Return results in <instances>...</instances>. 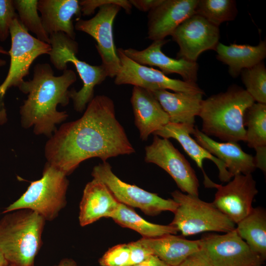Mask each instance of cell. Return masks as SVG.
Here are the masks:
<instances>
[{
	"label": "cell",
	"mask_w": 266,
	"mask_h": 266,
	"mask_svg": "<svg viewBox=\"0 0 266 266\" xmlns=\"http://www.w3.org/2000/svg\"><path fill=\"white\" fill-rule=\"evenodd\" d=\"M5 214L0 219V249L12 266H34L46 221L27 209Z\"/></svg>",
	"instance_id": "obj_4"
},
{
	"label": "cell",
	"mask_w": 266,
	"mask_h": 266,
	"mask_svg": "<svg viewBox=\"0 0 266 266\" xmlns=\"http://www.w3.org/2000/svg\"><path fill=\"white\" fill-rule=\"evenodd\" d=\"M130 250L128 243L109 248L99 259L100 266H130Z\"/></svg>",
	"instance_id": "obj_32"
},
{
	"label": "cell",
	"mask_w": 266,
	"mask_h": 266,
	"mask_svg": "<svg viewBox=\"0 0 266 266\" xmlns=\"http://www.w3.org/2000/svg\"><path fill=\"white\" fill-rule=\"evenodd\" d=\"M6 64V62L5 60L0 58V68L5 66Z\"/></svg>",
	"instance_id": "obj_41"
},
{
	"label": "cell",
	"mask_w": 266,
	"mask_h": 266,
	"mask_svg": "<svg viewBox=\"0 0 266 266\" xmlns=\"http://www.w3.org/2000/svg\"><path fill=\"white\" fill-rule=\"evenodd\" d=\"M9 265L8 261L0 249V266H8Z\"/></svg>",
	"instance_id": "obj_39"
},
{
	"label": "cell",
	"mask_w": 266,
	"mask_h": 266,
	"mask_svg": "<svg viewBox=\"0 0 266 266\" xmlns=\"http://www.w3.org/2000/svg\"><path fill=\"white\" fill-rule=\"evenodd\" d=\"M162 0H130L132 6H134L139 10L144 12L149 11L157 5Z\"/></svg>",
	"instance_id": "obj_36"
},
{
	"label": "cell",
	"mask_w": 266,
	"mask_h": 266,
	"mask_svg": "<svg viewBox=\"0 0 266 266\" xmlns=\"http://www.w3.org/2000/svg\"><path fill=\"white\" fill-rule=\"evenodd\" d=\"M119 203L102 182L93 178L86 185L80 202V226H87L103 217L110 218Z\"/></svg>",
	"instance_id": "obj_20"
},
{
	"label": "cell",
	"mask_w": 266,
	"mask_h": 266,
	"mask_svg": "<svg viewBox=\"0 0 266 266\" xmlns=\"http://www.w3.org/2000/svg\"><path fill=\"white\" fill-rule=\"evenodd\" d=\"M110 218L121 226L134 230L145 238H155L168 234H176L178 232L170 224L164 225L148 222L131 207L120 202Z\"/></svg>",
	"instance_id": "obj_28"
},
{
	"label": "cell",
	"mask_w": 266,
	"mask_h": 266,
	"mask_svg": "<svg viewBox=\"0 0 266 266\" xmlns=\"http://www.w3.org/2000/svg\"><path fill=\"white\" fill-rule=\"evenodd\" d=\"M192 134L200 146L225 165L233 176L252 174L257 168L254 157L245 152L237 142L216 141L197 127H195Z\"/></svg>",
	"instance_id": "obj_19"
},
{
	"label": "cell",
	"mask_w": 266,
	"mask_h": 266,
	"mask_svg": "<svg viewBox=\"0 0 266 266\" xmlns=\"http://www.w3.org/2000/svg\"><path fill=\"white\" fill-rule=\"evenodd\" d=\"M0 55H9L8 51H6L3 47L0 45Z\"/></svg>",
	"instance_id": "obj_40"
},
{
	"label": "cell",
	"mask_w": 266,
	"mask_h": 266,
	"mask_svg": "<svg viewBox=\"0 0 266 266\" xmlns=\"http://www.w3.org/2000/svg\"><path fill=\"white\" fill-rule=\"evenodd\" d=\"M235 230L251 249L265 259L266 256V212L260 207L252 208L236 224Z\"/></svg>",
	"instance_id": "obj_27"
},
{
	"label": "cell",
	"mask_w": 266,
	"mask_h": 266,
	"mask_svg": "<svg viewBox=\"0 0 266 266\" xmlns=\"http://www.w3.org/2000/svg\"><path fill=\"white\" fill-rule=\"evenodd\" d=\"M171 36L179 47L176 58L197 62L203 52L215 50L220 31L218 27L195 14L179 25Z\"/></svg>",
	"instance_id": "obj_15"
},
{
	"label": "cell",
	"mask_w": 266,
	"mask_h": 266,
	"mask_svg": "<svg viewBox=\"0 0 266 266\" xmlns=\"http://www.w3.org/2000/svg\"><path fill=\"white\" fill-rule=\"evenodd\" d=\"M198 0H162L148 12L147 38L165 39L177 27L195 14Z\"/></svg>",
	"instance_id": "obj_17"
},
{
	"label": "cell",
	"mask_w": 266,
	"mask_h": 266,
	"mask_svg": "<svg viewBox=\"0 0 266 266\" xmlns=\"http://www.w3.org/2000/svg\"><path fill=\"white\" fill-rule=\"evenodd\" d=\"M11 47L8 51L10 66L8 73L0 85V125L7 120L6 110L3 98L7 90L12 87H18L29 74L30 67L39 56L48 55L51 51L50 44L32 36L21 23L18 18L14 19L10 28Z\"/></svg>",
	"instance_id": "obj_8"
},
{
	"label": "cell",
	"mask_w": 266,
	"mask_h": 266,
	"mask_svg": "<svg viewBox=\"0 0 266 266\" xmlns=\"http://www.w3.org/2000/svg\"><path fill=\"white\" fill-rule=\"evenodd\" d=\"M75 73L66 69L55 76L48 63L36 64L32 79L21 83L19 89L27 94L20 107L21 126L27 129L33 127L34 133L50 137L57 130L56 125L68 117L66 111H59V104L67 105L69 102V87L76 81Z\"/></svg>",
	"instance_id": "obj_2"
},
{
	"label": "cell",
	"mask_w": 266,
	"mask_h": 266,
	"mask_svg": "<svg viewBox=\"0 0 266 266\" xmlns=\"http://www.w3.org/2000/svg\"><path fill=\"white\" fill-rule=\"evenodd\" d=\"M247 145L256 151L257 168L266 171V104L255 103L246 110L244 118Z\"/></svg>",
	"instance_id": "obj_26"
},
{
	"label": "cell",
	"mask_w": 266,
	"mask_h": 266,
	"mask_svg": "<svg viewBox=\"0 0 266 266\" xmlns=\"http://www.w3.org/2000/svg\"><path fill=\"white\" fill-rule=\"evenodd\" d=\"M18 18L13 0H0V41H5L10 35L13 20Z\"/></svg>",
	"instance_id": "obj_33"
},
{
	"label": "cell",
	"mask_w": 266,
	"mask_h": 266,
	"mask_svg": "<svg viewBox=\"0 0 266 266\" xmlns=\"http://www.w3.org/2000/svg\"><path fill=\"white\" fill-rule=\"evenodd\" d=\"M165 111L169 122L194 125L203 100L200 93L170 92L166 90L152 91Z\"/></svg>",
	"instance_id": "obj_23"
},
{
	"label": "cell",
	"mask_w": 266,
	"mask_h": 266,
	"mask_svg": "<svg viewBox=\"0 0 266 266\" xmlns=\"http://www.w3.org/2000/svg\"><path fill=\"white\" fill-rule=\"evenodd\" d=\"M131 102L135 125L142 141H146L150 134L169 122L167 114L152 92L133 86Z\"/></svg>",
	"instance_id": "obj_18"
},
{
	"label": "cell",
	"mask_w": 266,
	"mask_h": 266,
	"mask_svg": "<svg viewBox=\"0 0 266 266\" xmlns=\"http://www.w3.org/2000/svg\"><path fill=\"white\" fill-rule=\"evenodd\" d=\"M92 176L102 182L119 202L139 208L147 215L154 216L165 211L174 213L177 207L173 199L162 198L157 194L124 182L113 173L106 161L95 166Z\"/></svg>",
	"instance_id": "obj_10"
},
{
	"label": "cell",
	"mask_w": 266,
	"mask_h": 266,
	"mask_svg": "<svg viewBox=\"0 0 266 266\" xmlns=\"http://www.w3.org/2000/svg\"><path fill=\"white\" fill-rule=\"evenodd\" d=\"M54 266H79L77 263L72 259L65 258L60 261L58 265Z\"/></svg>",
	"instance_id": "obj_38"
},
{
	"label": "cell",
	"mask_w": 266,
	"mask_h": 266,
	"mask_svg": "<svg viewBox=\"0 0 266 266\" xmlns=\"http://www.w3.org/2000/svg\"><path fill=\"white\" fill-rule=\"evenodd\" d=\"M195 14L219 27L223 22L236 18V2L234 0H198Z\"/></svg>",
	"instance_id": "obj_29"
},
{
	"label": "cell",
	"mask_w": 266,
	"mask_h": 266,
	"mask_svg": "<svg viewBox=\"0 0 266 266\" xmlns=\"http://www.w3.org/2000/svg\"><path fill=\"white\" fill-rule=\"evenodd\" d=\"M154 135L152 142L145 148V161L165 170L182 192L199 196V181L189 162L169 139Z\"/></svg>",
	"instance_id": "obj_11"
},
{
	"label": "cell",
	"mask_w": 266,
	"mask_h": 266,
	"mask_svg": "<svg viewBox=\"0 0 266 266\" xmlns=\"http://www.w3.org/2000/svg\"><path fill=\"white\" fill-rule=\"evenodd\" d=\"M263 266L262 265H253V266Z\"/></svg>",
	"instance_id": "obj_42"
},
{
	"label": "cell",
	"mask_w": 266,
	"mask_h": 266,
	"mask_svg": "<svg viewBox=\"0 0 266 266\" xmlns=\"http://www.w3.org/2000/svg\"><path fill=\"white\" fill-rule=\"evenodd\" d=\"M168 39L153 41L147 48L138 50L127 48L122 50L124 54L135 62L143 66L159 67L165 75L176 73L181 76L183 81L196 83L199 65L197 62L182 58H173L166 55L162 50Z\"/></svg>",
	"instance_id": "obj_16"
},
{
	"label": "cell",
	"mask_w": 266,
	"mask_h": 266,
	"mask_svg": "<svg viewBox=\"0 0 266 266\" xmlns=\"http://www.w3.org/2000/svg\"><path fill=\"white\" fill-rule=\"evenodd\" d=\"M177 266H213L200 250L189 255Z\"/></svg>",
	"instance_id": "obj_35"
},
{
	"label": "cell",
	"mask_w": 266,
	"mask_h": 266,
	"mask_svg": "<svg viewBox=\"0 0 266 266\" xmlns=\"http://www.w3.org/2000/svg\"><path fill=\"white\" fill-rule=\"evenodd\" d=\"M37 9L45 32L50 35L63 33L75 39V28L72 19L81 15L79 0H38Z\"/></svg>",
	"instance_id": "obj_22"
},
{
	"label": "cell",
	"mask_w": 266,
	"mask_h": 266,
	"mask_svg": "<svg viewBox=\"0 0 266 266\" xmlns=\"http://www.w3.org/2000/svg\"><path fill=\"white\" fill-rule=\"evenodd\" d=\"M128 244L130 250V266L140 264L153 255L151 251L141 244L138 240Z\"/></svg>",
	"instance_id": "obj_34"
},
{
	"label": "cell",
	"mask_w": 266,
	"mask_h": 266,
	"mask_svg": "<svg viewBox=\"0 0 266 266\" xmlns=\"http://www.w3.org/2000/svg\"><path fill=\"white\" fill-rule=\"evenodd\" d=\"M254 102L245 89L236 85L203 100L199 114L202 120L201 131L223 142H245L244 114Z\"/></svg>",
	"instance_id": "obj_3"
},
{
	"label": "cell",
	"mask_w": 266,
	"mask_h": 266,
	"mask_svg": "<svg viewBox=\"0 0 266 266\" xmlns=\"http://www.w3.org/2000/svg\"><path fill=\"white\" fill-rule=\"evenodd\" d=\"M233 177L225 185L216 184L210 179L204 184L207 188L217 189L212 203L236 224L251 211L258 191L252 174H237Z\"/></svg>",
	"instance_id": "obj_14"
},
{
	"label": "cell",
	"mask_w": 266,
	"mask_h": 266,
	"mask_svg": "<svg viewBox=\"0 0 266 266\" xmlns=\"http://www.w3.org/2000/svg\"><path fill=\"white\" fill-rule=\"evenodd\" d=\"M134 152L116 119L113 100L105 95L94 97L79 119L62 124L44 147L46 163L66 176L88 159L106 162Z\"/></svg>",
	"instance_id": "obj_1"
},
{
	"label": "cell",
	"mask_w": 266,
	"mask_h": 266,
	"mask_svg": "<svg viewBox=\"0 0 266 266\" xmlns=\"http://www.w3.org/2000/svg\"><path fill=\"white\" fill-rule=\"evenodd\" d=\"M51 49L48 55L53 66L58 70L67 69V64L74 66L82 81L83 86L79 91H69L70 99L73 101L74 109L81 112L94 97V88L108 77L104 67L100 65H91L79 60L76 56L78 52V43L63 33H54L49 35Z\"/></svg>",
	"instance_id": "obj_5"
},
{
	"label": "cell",
	"mask_w": 266,
	"mask_h": 266,
	"mask_svg": "<svg viewBox=\"0 0 266 266\" xmlns=\"http://www.w3.org/2000/svg\"><path fill=\"white\" fill-rule=\"evenodd\" d=\"M133 266H169L161 260L157 256L151 255L143 262Z\"/></svg>",
	"instance_id": "obj_37"
},
{
	"label": "cell",
	"mask_w": 266,
	"mask_h": 266,
	"mask_svg": "<svg viewBox=\"0 0 266 266\" xmlns=\"http://www.w3.org/2000/svg\"><path fill=\"white\" fill-rule=\"evenodd\" d=\"M18 19L29 32L35 34L39 40L50 44L49 34L43 27L38 13V0H13Z\"/></svg>",
	"instance_id": "obj_30"
},
{
	"label": "cell",
	"mask_w": 266,
	"mask_h": 266,
	"mask_svg": "<svg viewBox=\"0 0 266 266\" xmlns=\"http://www.w3.org/2000/svg\"><path fill=\"white\" fill-rule=\"evenodd\" d=\"M216 58L228 66L229 74L237 77L243 69L263 61L266 57V41L261 40L257 45L232 44L226 45L219 42L215 50Z\"/></svg>",
	"instance_id": "obj_25"
},
{
	"label": "cell",
	"mask_w": 266,
	"mask_h": 266,
	"mask_svg": "<svg viewBox=\"0 0 266 266\" xmlns=\"http://www.w3.org/2000/svg\"><path fill=\"white\" fill-rule=\"evenodd\" d=\"M99 10L92 18L76 20V30L87 33L96 41V47L108 77H115L120 67L113 33L114 19L121 8L127 13L131 11L132 5L127 0H100Z\"/></svg>",
	"instance_id": "obj_9"
},
{
	"label": "cell",
	"mask_w": 266,
	"mask_h": 266,
	"mask_svg": "<svg viewBox=\"0 0 266 266\" xmlns=\"http://www.w3.org/2000/svg\"><path fill=\"white\" fill-rule=\"evenodd\" d=\"M8 266H12V265H9Z\"/></svg>",
	"instance_id": "obj_43"
},
{
	"label": "cell",
	"mask_w": 266,
	"mask_h": 266,
	"mask_svg": "<svg viewBox=\"0 0 266 266\" xmlns=\"http://www.w3.org/2000/svg\"><path fill=\"white\" fill-rule=\"evenodd\" d=\"M246 92L257 103L266 104V67L264 61L240 72Z\"/></svg>",
	"instance_id": "obj_31"
},
{
	"label": "cell",
	"mask_w": 266,
	"mask_h": 266,
	"mask_svg": "<svg viewBox=\"0 0 266 266\" xmlns=\"http://www.w3.org/2000/svg\"><path fill=\"white\" fill-rule=\"evenodd\" d=\"M117 54L120 67L115 76L116 85L129 84L151 92L170 90L175 92L204 94L197 83L170 78L159 70L135 62L124 54L122 48L117 49Z\"/></svg>",
	"instance_id": "obj_12"
},
{
	"label": "cell",
	"mask_w": 266,
	"mask_h": 266,
	"mask_svg": "<svg viewBox=\"0 0 266 266\" xmlns=\"http://www.w3.org/2000/svg\"><path fill=\"white\" fill-rule=\"evenodd\" d=\"M200 240V250L213 266L262 265L265 258L253 251L234 230L224 234L208 233Z\"/></svg>",
	"instance_id": "obj_13"
},
{
	"label": "cell",
	"mask_w": 266,
	"mask_h": 266,
	"mask_svg": "<svg viewBox=\"0 0 266 266\" xmlns=\"http://www.w3.org/2000/svg\"><path fill=\"white\" fill-rule=\"evenodd\" d=\"M171 194L177 204V207L170 224L183 236L207 232L226 233L235 229V224L212 202L204 201L198 196L179 190H175Z\"/></svg>",
	"instance_id": "obj_7"
},
{
	"label": "cell",
	"mask_w": 266,
	"mask_h": 266,
	"mask_svg": "<svg viewBox=\"0 0 266 266\" xmlns=\"http://www.w3.org/2000/svg\"><path fill=\"white\" fill-rule=\"evenodd\" d=\"M138 241L153 255L169 266H177L189 255L200 250V240H188L173 234L155 238L142 237Z\"/></svg>",
	"instance_id": "obj_24"
},
{
	"label": "cell",
	"mask_w": 266,
	"mask_h": 266,
	"mask_svg": "<svg viewBox=\"0 0 266 266\" xmlns=\"http://www.w3.org/2000/svg\"><path fill=\"white\" fill-rule=\"evenodd\" d=\"M66 175L46 163L41 178L32 181L25 192L4 208L2 213L27 209L32 210L45 221H53L66 205L69 181Z\"/></svg>",
	"instance_id": "obj_6"
},
{
	"label": "cell",
	"mask_w": 266,
	"mask_h": 266,
	"mask_svg": "<svg viewBox=\"0 0 266 266\" xmlns=\"http://www.w3.org/2000/svg\"><path fill=\"white\" fill-rule=\"evenodd\" d=\"M194 129V125L169 122L153 134L166 139L174 138L178 141L186 153L202 170L204 175L206 174L203 169V161L204 159H209L213 162L218 168L220 180L223 182L230 181L233 176L228 171L225 165L200 146L190 136Z\"/></svg>",
	"instance_id": "obj_21"
}]
</instances>
